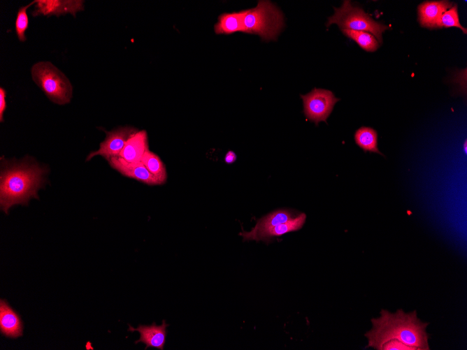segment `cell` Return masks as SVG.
Instances as JSON below:
<instances>
[{
  "label": "cell",
  "mask_w": 467,
  "mask_h": 350,
  "mask_svg": "<svg viewBox=\"0 0 467 350\" xmlns=\"http://www.w3.org/2000/svg\"><path fill=\"white\" fill-rule=\"evenodd\" d=\"M372 328L365 333L367 347L381 350L382 345L397 340L415 350H429L427 322L422 321L417 311L405 313L402 309L392 313L387 309L380 312V316L371 319Z\"/></svg>",
  "instance_id": "1"
},
{
  "label": "cell",
  "mask_w": 467,
  "mask_h": 350,
  "mask_svg": "<svg viewBox=\"0 0 467 350\" xmlns=\"http://www.w3.org/2000/svg\"><path fill=\"white\" fill-rule=\"evenodd\" d=\"M45 169L31 158L20 161L1 159L0 206L8 214L14 205H27L31 198H38V190L44 182Z\"/></svg>",
  "instance_id": "2"
},
{
  "label": "cell",
  "mask_w": 467,
  "mask_h": 350,
  "mask_svg": "<svg viewBox=\"0 0 467 350\" xmlns=\"http://www.w3.org/2000/svg\"><path fill=\"white\" fill-rule=\"evenodd\" d=\"M285 26L283 13L270 1H259L257 5L246 9L243 18V33L258 35L263 41H276Z\"/></svg>",
  "instance_id": "3"
},
{
  "label": "cell",
  "mask_w": 467,
  "mask_h": 350,
  "mask_svg": "<svg viewBox=\"0 0 467 350\" xmlns=\"http://www.w3.org/2000/svg\"><path fill=\"white\" fill-rule=\"evenodd\" d=\"M33 81L54 103L65 105L70 103L73 86L67 76L50 61H42L31 68Z\"/></svg>",
  "instance_id": "4"
},
{
  "label": "cell",
  "mask_w": 467,
  "mask_h": 350,
  "mask_svg": "<svg viewBox=\"0 0 467 350\" xmlns=\"http://www.w3.org/2000/svg\"><path fill=\"white\" fill-rule=\"evenodd\" d=\"M333 9L334 14L328 18L326 27L336 24L341 30L370 32L380 43H382V34L389 28L388 26L375 21L363 9L354 6L350 1H344L340 8Z\"/></svg>",
  "instance_id": "5"
},
{
  "label": "cell",
  "mask_w": 467,
  "mask_h": 350,
  "mask_svg": "<svg viewBox=\"0 0 467 350\" xmlns=\"http://www.w3.org/2000/svg\"><path fill=\"white\" fill-rule=\"evenodd\" d=\"M306 117L317 126L319 122H326L334 105L340 101L330 90L314 88L306 95H301Z\"/></svg>",
  "instance_id": "6"
},
{
  "label": "cell",
  "mask_w": 467,
  "mask_h": 350,
  "mask_svg": "<svg viewBox=\"0 0 467 350\" xmlns=\"http://www.w3.org/2000/svg\"><path fill=\"white\" fill-rule=\"evenodd\" d=\"M137 131L132 126H122L110 131H105L106 136L100 143L99 148L89 153L86 161L91 160L95 156H101L107 161L112 157L118 156L127 140Z\"/></svg>",
  "instance_id": "7"
},
{
  "label": "cell",
  "mask_w": 467,
  "mask_h": 350,
  "mask_svg": "<svg viewBox=\"0 0 467 350\" xmlns=\"http://www.w3.org/2000/svg\"><path fill=\"white\" fill-rule=\"evenodd\" d=\"M84 2L82 0H36L32 15L59 17L71 14L75 17L77 13L84 10Z\"/></svg>",
  "instance_id": "8"
},
{
  "label": "cell",
  "mask_w": 467,
  "mask_h": 350,
  "mask_svg": "<svg viewBox=\"0 0 467 350\" xmlns=\"http://www.w3.org/2000/svg\"><path fill=\"white\" fill-rule=\"evenodd\" d=\"M110 166L122 175L134 179L148 185H160L159 180L151 174L141 161L132 163L120 156L110 158L108 161Z\"/></svg>",
  "instance_id": "9"
},
{
  "label": "cell",
  "mask_w": 467,
  "mask_h": 350,
  "mask_svg": "<svg viewBox=\"0 0 467 350\" xmlns=\"http://www.w3.org/2000/svg\"><path fill=\"white\" fill-rule=\"evenodd\" d=\"M167 326H168V324L164 320L159 326H157L155 323L150 326L140 325L136 328L129 326V330L131 332L138 331L140 333V338L135 343L143 342L145 344V349L148 347H154L159 350H164L167 335Z\"/></svg>",
  "instance_id": "10"
},
{
  "label": "cell",
  "mask_w": 467,
  "mask_h": 350,
  "mask_svg": "<svg viewBox=\"0 0 467 350\" xmlns=\"http://www.w3.org/2000/svg\"><path fill=\"white\" fill-rule=\"evenodd\" d=\"M452 6L449 1H429L420 3L417 8L418 20L423 27L437 29L440 16Z\"/></svg>",
  "instance_id": "11"
},
{
  "label": "cell",
  "mask_w": 467,
  "mask_h": 350,
  "mask_svg": "<svg viewBox=\"0 0 467 350\" xmlns=\"http://www.w3.org/2000/svg\"><path fill=\"white\" fill-rule=\"evenodd\" d=\"M148 150L149 147L147 131H137L127 140L118 156L128 162H140Z\"/></svg>",
  "instance_id": "12"
},
{
  "label": "cell",
  "mask_w": 467,
  "mask_h": 350,
  "mask_svg": "<svg viewBox=\"0 0 467 350\" xmlns=\"http://www.w3.org/2000/svg\"><path fill=\"white\" fill-rule=\"evenodd\" d=\"M0 331L10 338L22 335L23 325L20 316L3 300L0 301Z\"/></svg>",
  "instance_id": "13"
},
{
  "label": "cell",
  "mask_w": 467,
  "mask_h": 350,
  "mask_svg": "<svg viewBox=\"0 0 467 350\" xmlns=\"http://www.w3.org/2000/svg\"><path fill=\"white\" fill-rule=\"evenodd\" d=\"M306 219V214L305 213H300L287 222L268 228L251 236L248 240H254L257 242L259 240H263L266 242H271L273 237H280L287 233L300 230L304 225Z\"/></svg>",
  "instance_id": "14"
},
{
  "label": "cell",
  "mask_w": 467,
  "mask_h": 350,
  "mask_svg": "<svg viewBox=\"0 0 467 350\" xmlns=\"http://www.w3.org/2000/svg\"><path fill=\"white\" fill-rule=\"evenodd\" d=\"M295 217L289 210H275L257 220L254 227L250 231H243L240 235L243 237V240H248L251 236L268 228L287 222Z\"/></svg>",
  "instance_id": "15"
},
{
  "label": "cell",
  "mask_w": 467,
  "mask_h": 350,
  "mask_svg": "<svg viewBox=\"0 0 467 350\" xmlns=\"http://www.w3.org/2000/svg\"><path fill=\"white\" fill-rule=\"evenodd\" d=\"M246 10L234 13H224L218 17L214 25L216 34L229 35L236 32L243 31V18Z\"/></svg>",
  "instance_id": "16"
},
{
  "label": "cell",
  "mask_w": 467,
  "mask_h": 350,
  "mask_svg": "<svg viewBox=\"0 0 467 350\" xmlns=\"http://www.w3.org/2000/svg\"><path fill=\"white\" fill-rule=\"evenodd\" d=\"M354 141L364 152L376 153L385 156L378 149V133L374 129L368 126H361L355 131Z\"/></svg>",
  "instance_id": "17"
},
{
  "label": "cell",
  "mask_w": 467,
  "mask_h": 350,
  "mask_svg": "<svg viewBox=\"0 0 467 350\" xmlns=\"http://www.w3.org/2000/svg\"><path fill=\"white\" fill-rule=\"evenodd\" d=\"M149 172L163 184L167 180L166 168L161 158L155 153L148 150L141 161Z\"/></svg>",
  "instance_id": "18"
},
{
  "label": "cell",
  "mask_w": 467,
  "mask_h": 350,
  "mask_svg": "<svg viewBox=\"0 0 467 350\" xmlns=\"http://www.w3.org/2000/svg\"><path fill=\"white\" fill-rule=\"evenodd\" d=\"M347 38L353 40L363 50L367 52H375L379 48V43L371 34L363 31L341 30Z\"/></svg>",
  "instance_id": "19"
},
{
  "label": "cell",
  "mask_w": 467,
  "mask_h": 350,
  "mask_svg": "<svg viewBox=\"0 0 467 350\" xmlns=\"http://www.w3.org/2000/svg\"><path fill=\"white\" fill-rule=\"evenodd\" d=\"M34 4L35 1H33L27 5L20 7L17 11L15 22V29L17 38L21 42H24L27 40L25 32L29 27L27 9Z\"/></svg>",
  "instance_id": "20"
},
{
  "label": "cell",
  "mask_w": 467,
  "mask_h": 350,
  "mask_svg": "<svg viewBox=\"0 0 467 350\" xmlns=\"http://www.w3.org/2000/svg\"><path fill=\"white\" fill-rule=\"evenodd\" d=\"M453 27L459 28L465 34L467 33L466 29L459 22L457 4H454L443 13L439 19L437 29Z\"/></svg>",
  "instance_id": "21"
},
{
  "label": "cell",
  "mask_w": 467,
  "mask_h": 350,
  "mask_svg": "<svg viewBox=\"0 0 467 350\" xmlns=\"http://www.w3.org/2000/svg\"><path fill=\"white\" fill-rule=\"evenodd\" d=\"M381 350H415V349L414 348L410 347L397 340H391L385 342L382 345Z\"/></svg>",
  "instance_id": "22"
},
{
  "label": "cell",
  "mask_w": 467,
  "mask_h": 350,
  "mask_svg": "<svg viewBox=\"0 0 467 350\" xmlns=\"http://www.w3.org/2000/svg\"><path fill=\"white\" fill-rule=\"evenodd\" d=\"M6 92L1 87H0V122L3 121V114L6 108Z\"/></svg>",
  "instance_id": "23"
},
{
  "label": "cell",
  "mask_w": 467,
  "mask_h": 350,
  "mask_svg": "<svg viewBox=\"0 0 467 350\" xmlns=\"http://www.w3.org/2000/svg\"><path fill=\"white\" fill-rule=\"evenodd\" d=\"M237 156L234 151H228L224 156V162L227 164L234 163L236 161Z\"/></svg>",
  "instance_id": "24"
},
{
  "label": "cell",
  "mask_w": 467,
  "mask_h": 350,
  "mask_svg": "<svg viewBox=\"0 0 467 350\" xmlns=\"http://www.w3.org/2000/svg\"><path fill=\"white\" fill-rule=\"evenodd\" d=\"M464 150L465 154H466V152H467V142H466V140H465V141L464 143Z\"/></svg>",
  "instance_id": "25"
}]
</instances>
